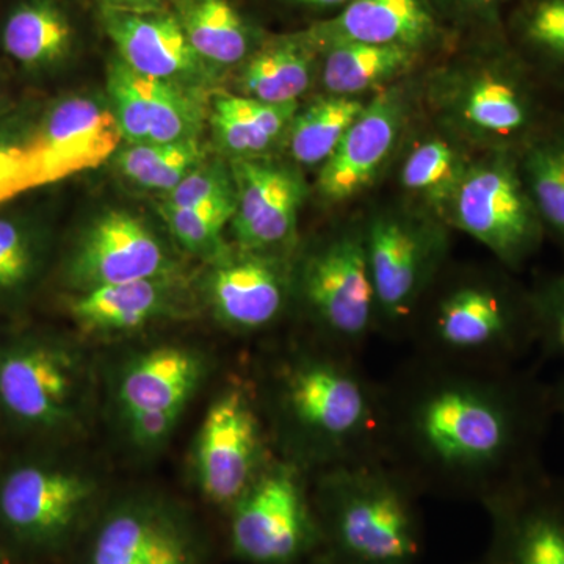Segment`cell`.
Listing matches in <instances>:
<instances>
[{
  "instance_id": "cell-40",
  "label": "cell",
  "mask_w": 564,
  "mask_h": 564,
  "mask_svg": "<svg viewBox=\"0 0 564 564\" xmlns=\"http://www.w3.org/2000/svg\"><path fill=\"white\" fill-rule=\"evenodd\" d=\"M452 10L464 17L480 18L489 24L499 21L500 10L510 0H444Z\"/></svg>"
},
{
  "instance_id": "cell-21",
  "label": "cell",
  "mask_w": 564,
  "mask_h": 564,
  "mask_svg": "<svg viewBox=\"0 0 564 564\" xmlns=\"http://www.w3.org/2000/svg\"><path fill=\"white\" fill-rule=\"evenodd\" d=\"M188 274L104 285L65 296L66 314L82 337L111 340L132 336L158 323L196 313Z\"/></svg>"
},
{
  "instance_id": "cell-18",
  "label": "cell",
  "mask_w": 564,
  "mask_h": 564,
  "mask_svg": "<svg viewBox=\"0 0 564 564\" xmlns=\"http://www.w3.org/2000/svg\"><path fill=\"white\" fill-rule=\"evenodd\" d=\"M484 508L489 540L475 564H564V478L541 470Z\"/></svg>"
},
{
  "instance_id": "cell-27",
  "label": "cell",
  "mask_w": 564,
  "mask_h": 564,
  "mask_svg": "<svg viewBox=\"0 0 564 564\" xmlns=\"http://www.w3.org/2000/svg\"><path fill=\"white\" fill-rule=\"evenodd\" d=\"M321 51L306 31L270 36L237 68V93L269 104H300L318 79Z\"/></svg>"
},
{
  "instance_id": "cell-12",
  "label": "cell",
  "mask_w": 564,
  "mask_h": 564,
  "mask_svg": "<svg viewBox=\"0 0 564 564\" xmlns=\"http://www.w3.org/2000/svg\"><path fill=\"white\" fill-rule=\"evenodd\" d=\"M448 228L484 245L518 274L543 247L545 229L519 169L518 152H478L459 185Z\"/></svg>"
},
{
  "instance_id": "cell-7",
  "label": "cell",
  "mask_w": 564,
  "mask_h": 564,
  "mask_svg": "<svg viewBox=\"0 0 564 564\" xmlns=\"http://www.w3.org/2000/svg\"><path fill=\"white\" fill-rule=\"evenodd\" d=\"M212 366L202 347L174 340L128 348L107 362V410L132 455L152 458L169 447Z\"/></svg>"
},
{
  "instance_id": "cell-13",
  "label": "cell",
  "mask_w": 564,
  "mask_h": 564,
  "mask_svg": "<svg viewBox=\"0 0 564 564\" xmlns=\"http://www.w3.org/2000/svg\"><path fill=\"white\" fill-rule=\"evenodd\" d=\"M229 544L247 564H306L323 551L310 474L274 456L229 510Z\"/></svg>"
},
{
  "instance_id": "cell-39",
  "label": "cell",
  "mask_w": 564,
  "mask_h": 564,
  "mask_svg": "<svg viewBox=\"0 0 564 564\" xmlns=\"http://www.w3.org/2000/svg\"><path fill=\"white\" fill-rule=\"evenodd\" d=\"M226 202H236L231 163L206 159L176 188L163 195L162 203L174 207H196Z\"/></svg>"
},
{
  "instance_id": "cell-20",
  "label": "cell",
  "mask_w": 564,
  "mask_h": 564,
  "mask_svg": "<svg viewBox=\"0 0 564 564\" xmlns=\"http://www.w3.org/2000/svg\"><path fill=\"white\" fill-rule=\"evenodd\" d=\"M107 96L126 144L202 139L209 118L207 91L141 76L117 54L107 65Z\"/></svg>"
},
{
  "instance_id": "cell-1",
  "label": "cell",
  "mask_w": 564,
  "mask_h": 564,
  "mask_svg": "<svg viewBox=\"0 0 564 564\" xmlns=\"http://www.w3.org/2000/svg\"><path fill=\"white\" fill-rule=\"evenodd\" d=\"M381 458L422 496L481 507L544 470L551 386L413 355L381 383Z\"/></svg>"
},
{
  "instance_id": "cell-26",
  "label": "cell",
  "mask_w": 564,
  "mask_h": 564,
  "mask_svg": "<svg viewBox=\"0 0 564 564\" xmlns=\"http://www.w3.org/2000/svg\"><path fill=\"white\" fill-rule=\"evenodd\" d=\"M74 44L76 29L62 0H18L0 28V50L33 77L61 69Z\"/></svg>"
},
{
  "instance_id": "cell-3",
  "label": "cell",
  "mask_w": 564,
  "mask_h": 564,
  "mask_svg": "<svg viewBox=\"0 0 564 564\" xmlns=\"http://www.w3.org/2000/svg\"><path fill=\"white\" fill-rule=\"evenodd\" d=\"M406 339L423 358L516 367L536 348L532 291L500 263H447L415 311Z\"/></svg>"
},
{
  "instance_id": "cell-25",
  "label": "cell",
  "mask_w": 564,
  "mask_h": 564,
  "mask_svg": "<svg viewBox=\"0 0 564 564\" xmlns=\"http://www.w3.org/2000/svg\"><path fill=\"white\" fill-rule=\"evenodd\" d=\"M413 137L403 147L400 187L408 204L447 226L456 193L474 162V151L434 122Z\"/></svg>"
},
{
  "instance_id": "cell-9",
  "label": "cell",
  "mask_w": 564,
  "mask_h": 564,
  "mask_svg": "<svg viewBox=\"0 0 564 564\" xmlns=\"http://www.w3.org/2000/svg\"><path fill=\"white\" fill-rule=\"evenodd\" d=\"M102 494L101 477L85 464L20 456L0 470V529L31 554H58L91 524Z\"/></svg>"
},
{
  "instance_id": "cell-30",
  "label": "cell",
  "mask_w": 564,
  "mask_h": 564,
  "mask_svg": "<svg viewBox=\"0 0 564 564\" xmlns=\"http://www.w3.org/2000/svg\"><path fill=\"white\" fill-rule=\"evenodd\" d=\"M422 52L402 46L339 41L321 47L318 80L325 95L362 98L413 73Z\"/></svg>"
},
{
  "instance_id": "cell-44",
  "label": "cell",
  "mask_w": 564,
  "mask_h": 564,
  "mask_svg": "<svg viewBox=\"0 0 564 564\" xmlns=\"http://www.w3.org/2000/svg\"><path fill=\"white\" fill-rule=\"evenodd\" d=\"M306 564H362L350 562V560L340 558V556L329 554V552L321 551L313 556Z\"/></svg>"
},
{
  "instance_id": "cell-32",
  "label": "cell",
  "mask_w": 564,
  "mask_h": 564,
  "mask_svg": "<svg viewBox=\"0 0 564 564\" xmlns=\"http://www.w3.org/2000/svg\"><path fill=\"white\" fill-rule=\"evenodd\" d=\"M518 158L545 236L554 239L564 254V110L518 152Z\"/></svg>"
},
{
  "instance_id": "cell-5",
  "label": "cell",
  "mask_w": 564,
  "mask_h": 564,
  "mask_svg": "<svg viewBox=\"0 0 564 564\" xmlns=\"http://www.w3.org/2000/svg\"><path fill=\"white\" fill-rule=\"evenodd\" d=\"M310 492L323 551L362 564L421 560V494L383 458L315 470Z\"/></svg>"
},
{
  "instance_id": "cell-4",
  "label": "cell",
  "mask_w": 564,
  "mask_h": 564,
  "mask_svg": "<svg viewBox=\"0 0 564 564\" xmlns=\"http://www.w3.org/2000/svg\"><path fill=\"white\" fill-rule=\"evenodd\" d=\"M554 91L510 46L434 69L419 88L434 124L477 152H519L558 113Z\"/></svg>"
},
{
  "instance_id": "cell-6",
  "label": "cell",
  "mask_w": 564,
  "mask_h": 564,
  "mask_svg": "<svg viewBox=\"0 0 564 564\" xmlns=\"http://www.w3.org/2000/svg\"><path fill=\"white\" fill-rule=\"evenodd\" d=\"M96 377L87 350L61 333L0 332V421L22 436L54 445L87 432Z\"/></svg>"
},
{
  "instance_id": "cell-34",
  "label": "cell",
  "mask_w": 564,
  "mask_h": 564,
  "mask_svg": "<svg viewBox=\"0 0 564 564\" xmlns=\"http://www.w3.org/2000/svg\"><path fill=\"white\" fill-rule=\"evenodd\" d=\"M367 99L323 95L296 110L284 144L299 169H314L332 158L340 140L361 113Z\"/></svg>"
},
{
  "instance_id": "cell-35",
  "label": "cell",
  "mask_w": 564,
  "mask_h": 564,
  "mask_svg": "<svg viewBox=\"0 0 564 564\" xmlns=\"http://www.w3.org/2000/svg\"><path fill=\"white\" fill-rule=\"evenodd\" d=\"M206 159L209 158L202 139L126 144L113 155L115 169L126 181L163 195L176 188Z\"/></svg>"
},
{
  "instance_id": "cell-31",
  "label": "cell",
  "mask_w": 564,
  "mask_h": 564,
  "mask_svg": "<svg viewBox=\"0 0 564 564\" xmlns=\"http://www.w3.org/2000/svg\"><path fill=\"white\" fill-rule=\"evenodd\" d=\"M185 35L204 62L239 68L265 40L231 0H170Z\"/></svg>"
},
{
  "instance_id": "cell-37",
  "label": "cell",
  "mask_w": 564,
  "mask_h": 564,
  "mask_svg": "<svg viewBox=\"0 0 564 564\" xmlns=\"http://www.w3.org/2000/svg\"><path fill=\"white\" fill-rule=\"evenodd\" d=\"M159 212L174 242L207 265L220 261L232 250V245L226 242L225 228L231 225L236 202L196 207H174L162 203Z\"/></svg>"
},
{
  "instance_id": "cell-17",
  "label": "cell",
  "mask_w": 564,
  "mask_h": 564,
  "mask_svg": "<svg viewBox=\"0 0 564 564\" xmlns=\"http://www.w3.org/2000/svg\"><path fill=\"white\" fill-rule=\"evenodd\" d=\"M236 181L232 247L293 256L299 248V217L307 185L292 162L269 158L231 161Z\"/></svg>"
},
{
  "instance_id": "cell-19",
  "label": "cell",
  "mask_w": 564,
  "mask_h": 564,
  "mask_svg": "<svg viewBox=\"0 0 564 564\" xmlns=\"http://www.w3.org/2000/svg\"><path fill=\"white\" fill-rule=\"evenodd\" d=\"M292 259L232 247L210 263L202 296L215 321L229 332L252 334L292 315Z\"/></svg>"
},
{
  "instance_id": "cell-10",
  "label": "cell",
  "mask_w": 564,
  "mask_h": 564,
  "mask_svg": "<svg viewBox=\"0 0 564 564\" xmlns=\"http://www.w3.org/2000/svg\"><path fill=\"white\" fill-rule=\"evenodd\" d=\"M362 225L377 333L406 339L415 311L447 265L451 228L408 203L375 210Z\"/></svg>"
},
{
  "instance_id": "cell-2",
  "label": "cell",
  "mask_w": 564,
  "mask_h": 564,
  "mask_svg": "<svg viewBox=\"0 0 564 564\" xmlns=\"http://www.w3.org/2000/svg\"><path fill=\"white\" fill-rule=\"evenodd\" d=\"M254 389L274 452L307 474L381 458V383L359 355L306 336L269 356Z\"/></svg>"
},
{
  "instance_id": "cell-38",
  "label": "cell",
  "mask_w": 564,
  "mask_h": 564,
  "mask_svg": "<svg viewBox=\"0 0 564 564\" xmlns=\"http://www.w3.org/2000/svg\"><path fill=\"white\" fill-rule=\"evenodd\" d=\"M530 291L538 351L544 359H564V272L545 278Z\"/></svg>"
},
{
  "instance_id": "cell-29",
  "label": "cell",
  "mask_w": 564,
  "mask_h": 564,
  "mask_svg": "<svg viewBox=\"0 0 564 564\" xmlns=\"http://www.w3.org/2000/svg\"><path fill=\"white\" fill-rule=\"evenodd\" d=\"M300 104H269L239 93L217 91L210 96L209 121L215 144L231 159L269 158L284 144L289 126Z\"/></svg>"
},
{
  "instance_id": "cell-15",
  "label": "cell",
  "mask_w": 564,
  "mask_h": 564,
  "mask_svg": "<svg viewBox=\"0 0 564 564\" xmlns=\"http://www.w3.org/2000/svg\"><path fill=\"white\" fill-rule=\"evenodd\" d=\"M184 273L172 245L137 215L117 209L88 221L70 240L58 265L68 293Z\"/></svg>"
},
{
  "instance_id": "cell-42",
  "label": "cell",
  "mask_w": 564,
  "mask_h": 564,
  "mask_svg": "<svg viewBox=\"0 0 564 564\" xmlns=\"http://www.w3.org/2000/svg\"><path fill=\"white\" fill-rule=\"evenodd\" d=\"M552 403H554V413L562 419L564 426V373L558 378L554 386H551Z\"/></svg>"
},
{
  "instance_id": "cell-22",
  "label": "cell",
  "mask_w": 564,
  "mask_h": 564,
  "mask_svg": "<svg viewBox=\"0 0 564 564\" xmlns=\"http://www.w3.org/2000/svg\"><path fill=\"white\" fill-rule=\"evenodd\" d=\"M101 22L113 43L115 54L141 76L204 91L217 82L220 70L196 54L172 7L158 10L101 7Z\"/></svg>"
},
{
  "instance_id": "cell-8",
  "label": "cell",
  "mask_w": 564,
  "mask_h": 564,
  "mask_svg": "<svg viewBox=\"0 0 564 564\" xmlns=\"http://www.w3.org/2000/svg\"><path fill=\"white\" fill-rule=\"evenodd\" d=\"M292 315L307 337L361 356L377 334V302L362 221L340 223L300 243L292 259Z\"/></svg>"
},
{
  "instance_id": "cell-23",
  "label": "cell",
  "mask_w": 564,
  "mask_h": 564,
  "mask_svg": "<svg viewBox=\"0 0 564 564\" xmlns=\"http://www.w3.org/2000/svg\"><path fill=\"white\" fill-rule=\"evenodd\" d=\"M36 143L52 184L110 161L122 135L109 102L68 96L40 111Z\"/></svg>"
},
{
  "instance_id": "cell-43",
  "label": "cell",
  "mask_w": 564,
  "mask_h": 564,
  "mask_svg": "<svg viewBox=\"0 0 564 564\" xmlns=\"http://www.w3.org/2000/svg\"><path fill=\"white\" fill-rule=\"evenodd\" d=\"M296 6L313 7V9H336V7L347 6L350 0H288Z\"/></svg>"
},
{
  "instance_id": "cell-36",
  "label": "cell",
  "mask_w": 564,
  "mask_h": 564,
  "mask_svg": "<svg viewBox=\"0 0 564 564\" xmlns=\"http://www.w3.org/2000/svg\"><path fill=\"white\" fill-rule=\"evenodd\" d=\"M39 115L17 106L0 115V203L51 184L36 143Z\"/></svg>"
},
{
  "instance_id": "cell-14",
  "label": "cell",
  "mask_w": 564,
  "mask_h": 564,
  "mask_svg": "<svg viewBox=\"0 0 564 564\" xmlns=\"http://www.w3.org/2000/svg\"><path fill=\"white\" fill-rule=\"evenodd\" d=\"M274 456L254 383L236 380L223 386L193 437L188 464L198 492L229 511Z\"/></svg>"
},
{
  "instance_id": "cell-24",
  "label": "cell",
  "mask_w": 564,
  "mask_h": 564,
  "mask_svg": "<svg viewBox=\"0 0 564 564\" xmlns=\"http://www.w3.org/2000/svg\"><path fill=\"white\" fill-rule=\"evenodd\" d=\"M315 46L339 41L422 52L441 40L429 0H350L336 17L307 29Z\"/></svg>"
},
{
  "instance_id": "cell-33",
  "label": "cell",
  "mask_w": 564,
  "mask_h": 564,
  "mask_svg": "<svg viewBox=\"0 0 564 564\" xmlns=\"http://www.w3.org/2000/svg\"><path fill=\"white\" fill-rule=\"evenodd\" d=\"M508 43L552 90L564 93V0H518Z\"/></svg>"
},
{
  "instance_id": "cell-28",
  "label": "cell",
  "mask_w": 564,
  "mask_h": 564,
  "mask_svg": "<svg viewBox=\"0 0 564 564\" xmlns=\"http://www.w3.org/2000/svg\"><path fill=\"white\" fill-rule=\"evenodd\" d=\"M54 229L33 210L0 212V313L21 310L54 258Z\"/></svg>"
},
{
  "instance_id": "cell-11",
  "label": "cell",
  "mask_w": 564,
  "mask_h": 564,
  "mask_svg": "<svg viewBox=\"0 0 564 564\" xmlns=\"http://www.w3.org/2000/svg\"><path fill=\"white\" fill-rule=\"evenodd\" d=\"M84 540L80 564H207L209 555L191 508L154 488L104 500Z\"/></svg>"
},
{
  "instance_id": "cell-45",
  "label": "cell",
  "mask_w": 564,
  "mask_h": 564,
  "mask_svg": "<svg viewBox=\"0 0 564 564\" xmlns=\"http://www.w3.org/2000/svg\"><path fill=\"white\" fill-rule=\"evenodd\" d=\"M13 107V102L10 101L9 90H7L6 80L0 76V115L6 113L7 110Z\"/></svg>"
},
{
  "instance_id": "cell-41",
  "label": "cell",
  "mask_w": 564,
  "mask_h": 564,
  "mask_svg": "<svg viewBox=\"0 0 564 564\" xmlns=\"http://www.w3.org/2000/svg\"><path fill=\"white\" fill-rule=\"evenodd\" d=\"M101 7L121 10H158L170 7V0H99Z\"/></svg>"
},
{
  "instance_id": "cell-16",
  "label": "cell",
  "mask_w": 564,
  "mask_h": 564,
  "mask_svg": "<svg viewBox=\"0 0 564 564\" xmlns=\"http://www.w3.org/2000/svg\"><path fill=\"white\" fill-rule=\"evenodd\" d=\"M403 79L375 93L339 147L318 169L315 191L325 204L339 206L369 191L402 150L414 118L419 88Z\"/></svg>"
}]
</instances>
